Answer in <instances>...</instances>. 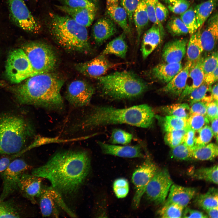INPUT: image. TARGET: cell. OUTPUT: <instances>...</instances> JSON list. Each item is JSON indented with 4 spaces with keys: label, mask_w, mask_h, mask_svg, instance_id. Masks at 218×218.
I'll use <instances>...</instances> for the list:
<instances>
[{
    "label": "cell",
    "mask_w": 218,
    "mask_h": 218,
    "mask_svg": "<svg viewBox=\"0 0 218 218\" xmlns=\"http://www.w3.org/2000/svg\"><path fill=\"white\" fill-rule=\"evenodd\" d=\"M118 65L111 62L105 55L101 53L90 60L77 63L75 67L82 74L96 78L104 75L108 70Z\"/></svg>",
    "instance_id": "obj_15"
},
{
    "label": "cell",
    "mask_w": 218,
    "mask_h": 218,
    "mask_svg": "<svg viewBox=\"0 0 218 218\" xmlns=\"http://www.w3.org/2000/svg\"><path fill=\"white\" fill-rule=\"evenodd\" d=\"M183 208L177 204L166 202L158 210V214L162 218H180L182 216Z\"/></svg>",
    "instance_id": "obj_38"
},
{
    "label": "cell",
    "mask_w": 218,
    "mask_h": 218,
    "mask_svg": "<svg viewBox=\"0 0 218 218\" xmlns=\"http://www.w3.org/2000/svg\"><path fill=\"white\" fill-rule=\"evenodd\" d=\"M189 128L166 132L164 141L171 148L174 147L183 143L184 135Z\"/></svg>",
    "instance_id": "obj_42"
},
{
    "label": "cell",
    "mask_w": 218,
    "mask_h": 218,
    "mask_svg": "<svg viewBox=\"0 0 218 218\" xmlns=\"http://www.w3.org/2000/svg\"><path fill=\"white\" fill-rule=\"evenodd\" d=\"M94 92V88L89 83L83 80H77L68 85L65 98L72 106L81 107L89 104Z\"/></svg>",
    "instance_id": "obj_14"
},
{
    "label": "cell",
    "mask_w": 218,
    "mask_h": 218,
    "mask_svg": "<svg viewBox=\"0 0 218 218\" xmlns=\"http://www.w3.org/2000/svg\"><path fill=\"white\" fill-rule=\"evenodd\" d=\"M190 5V2L188 0H177L169 4L168 8L172 12L180 15L187 10Z\"/></svg>",
    "instance_id": "obj_51"
},
{
    "label": "cell",
    "mask_w": 218,
    "mask_h": 218,
    "mask_svg": "<svg viewBox=\"0 0 218 218\" xmlns=\"http://www.w3.org/2000/svg\"><path fill=\"white\" fill-rule=\"evenodd\" d=\"M107 5L118 3L119 0H106Z\"/></svg>",
    "instance_id": "obj_63"
},
{
    "label": "cell",
    "mask_w": 218,
    "mask_h": 218,
    "mask_svg": "<svg viewBox=\"0 0 218 218\" xmlns=\"http://www.w3.org/2000/svg\"><path fill=\"white\" fill-rule=\"evenodd\" d=\"M133 135L120 129H114L112 130L110 142L113 144L126 145L131 142Z\"/></svg>",
    "instance_id": "obj_44"
},
{
    "label": "cell",
    "mask_w": 218,
    "mask_h": 218,
    "mask_svg": "<svg viewBox=\"0 0 218 218\" xmlns=\"http://www.w3.org/2000/svg\"><path fill=\"white\" fill-rule=\"evenodd\" d=\"M51 72L35 75L14 87L12 92L20 103L54 111L64 106L61 94L64 81Z\"/></svg>",
    "instance_id": "obj_3"
},
{
    "label": "cell",
    "mask_w": 218,
    "mask_h": 218,
    "mask_svg": "<svg viewBox=\"0 0 218 218\" xmlns=\"http://www.w3.org/2000/svg\"><path fill=\"white\" fill-rule=\"evenodd\" d=\"M195 132V131L189 128L184 135L183 143L190 148H192L194 146Z\"/></svg>",
    "instance_id": "obj_56"
},
{
    "label": "cell",
    "mask_w": 218,
    "mask_h": 218,
    "mask_svg": "<svg viewBox=\"0 0 218 218\" xmlns=\"http://www.w3.org/2000/svg\"><path fill=\"white\" fill-rule=\"evenodd\" d=\"M61 12L68 15L78 24L87 27L90 26L95 18L97 8H72L63 5H56Z\"/></svg>",
    "instance_id": "obj_22"
},
{
    "label": "cell",
    "mask_w": 218,
    "mask_h": 218,
    "mask_svg": "<svg viewBox=\"0 0 218 218\" xmlns=\"http://www.w3.org/2000/svg\"><path fill=\"white\" fill-rule=\"evenodd\" d=\"M62 5L72 8H97L92 0H56Z\"/></svg>",
    "instance_id": "obj_49"
},
{
    "label": "cell",
    "mask_w": 218,
    "mask_h": 218,
    "mask_svg": "<svg viewBox=\"0 0 218 218\" xmlns=\"http://www.w3.org/2000/svg\"><path fill=\"white\" fill-rule=\"evenodd\" d=\"M218 118H215L211 121V124L210 127L213 136L216 138L217 141L218 139Z\"/></svg>",
    "instance_id": "obj_59"
},
{
    "label": "cell",
    "mask_w": 218,
    "mask_h": 218,
    "mask_svg": "<svg viewBox=\"0 0 218 218\" xmlns=\"http://www.w3.org/2000/svg\"><path fill=\"white\" fill-rule=\"evenodd\" d=\"M192 158L200 160H211L218 155V146L214 143H210L203 146L192 148Z\"/></svg>",
    "instance_id": "obj_34"
},
{
    "label": "cell",
    "mask_w": 218,
    "mask_h": 218,
    "mask_svg": "<svg viewBox=\"0 0 218 218\" xmlns=\"http://www.w3.org/2000/svg\"><path fill=\"white\" fill-rule=\"evenodd\" d=\"M205 22L204 26L200 28V39L203 51H212L218 40V16L217 12L210 16Z\"/></svg>",
    "instance_id": "obj_16"
},
{
    "label": "cell",
    "mask_w": 218,
    "mask_h": 218,
    "mask_svg": "<svg viewBox=\"0 0 218 218\" xmlns=\"http://www.w3.org/2000/svg\"><path fill=\"white\" fill-rule=\"evenodd\" d=\"M107 13L112 20L121 28L125 34L131 32L127 21V16L124 9L118 3L107 5Z\"/></svg>",
    "instance_id": "obj_27"
},
{
    "label": "cell",
    "mask_w": 218,
    "mask_h": 218,
    "mask_svg": "<svg viewBox=\"0 0 218 218\" xmlns=\"http://www.w3.org/2000/svg\"><path fill=\"white\" fill-rule=\"evenodd\" d=\"M11 204L10 202L0 200V216Z\"/></svg>",
    "instance_id": "obj_61"
},
{
    "label": "cell",
    "mask_w": 218,
    "mask_h": 218,
    "mask_svg": "<svg viewBox=\"0 0 218 218\" xmlns=\"http://www.w3.org/2000/svg\"><path fill=\"white\" fill-rule=\"evenodd\" d=\"M160 112L166 115H173L187 119L190 116V106L187 103H178L161 107Z\"/></svg>",
    "instance_id": "obj_35"
},
{
    "label": "cell",
    "mask_w": 218,
    "mask_h": 218,
    "mask_svg": "<svg viewBox=\"0 0 218 218\" xmlns=\"http://www.w3.org/2000/svg\"><path fill=\"white\" fill-rule=\"evenodd\" d=\"M139 1L140 0H121V5L127 13L128 24L131 28L133 15L139 4Z\"/></svg>",
    "instance_id": "obj_50"
},
{
    "label": "cell",
    "mask_w": 218,
    "mask_h": 218,
    "mask_svg": "<svg viewBox=\"0 0 218 218\" xmlns=\"http://www.w3.org/2000/svg\"><path fill=\"white\" fill-rule=\"evenodd\" d=\"M90 167L86 152L64 150L56 153L45 164L33 169L31 174L48 180L61 194H70L82 185Z\"/></svg>",
    "instance_id": "obj_1"
},
{
    "label": "cell",
    "mask_w": 218,
    "mask_h": 218,
    "mask_svg": "<svg viewBox=\"0 0 218 218\" xmlns=\"http://www.w3.org/2000/svg\"><path fill=\"white\" fill-rule=\"evenodd\" d=\"M96 78L101 95L110 99L135 98L148 88L145 81L130 71H116Z\"/></svg>",
    "instance_id": "obj_5"
},
{
    "label": "cell",
    "mask_w": 218,
    "mask_h": 218,
    "mask_svg": "<svg viewBox=\"0 0 218 218\" xmlns=\"http://www.w3.org/2000/svg\"><path fill=\"white\" fill-rule=\"evenodd\" d=\"M10 15L17 26L27 31L37 34L41 26L31 14L24 0H8Z\"/></svg>",
    "instance_id": "obj_10"
},
{
    "label": "cell",
    "mask_w": 218,
    "mask_h": 218,
    "mask_svg": "<svg viewBox=\"0 0 218 218\" xmlns=\"http://www.w3.org/2000/svg\"><path fill=\"white\" fill-rule=\"evenodd\" d=\"M158 170L157 165L147 157L134 171L132 177V181L135 189L132 201L134 208L138 207L148 183Z\"/></svg>",
    "instance_id": "obj_12"
},
{
    "label": "cell",
    "mask_w": 218,
    "mask_h": 218,
    "mask_svg": "<svg viewBox=\"0 0 218 218\" xmlns=\"http://www.w3.org/2000/svg\"><path fill=\"white\" fill-rule=\"evenodd\" d=\"M180 19L187 27L191 35L198 29L197 22L194 8L191 6L185 12L180 14Z\"/></svg>",
    "instance_id": "obj_40"
},
{
    "label": "cell",
    "mask_w": 218,
    "mask_h": 218,
    "mask_svg": "<svg viewBox=\"0 0 218 218\" xmlns=\"http://www.w3.org/2000/svg\"><path fill=\"white\" fill-rule=\"evenodd\" d=\"M218 207L213 208L206 210L208 217L213 218H218Z\"/></svg>",
    "instance_id": "obj_60"
},
{
    "label": "cell",
    "mask_w": 218,
    "mask_h": 218,
    "mask_svg": "<svg viewBox=\"0 0 218 218\" xmlns=\"http://www.w3.org/2000/svg\"><path fill=\"white\" fill-rule=\"evenodd\" d=\"M168 199L166 202L177 204L183 208L196 195V189L193 187H185L176 184H172L170 190Z\"/></svg>",
    "instance_id": "obj_26"
},
{
    "label": "cell",
    "mask_w": 218,
    "mask_h": 218,
    "mask_svg": "<svg viewBox=\"0 0 218 218\" xmlns=\"http://www.w3.org/2000/svg\"><path fill=\"white\" fill-rule=\"evenodd\" d=\"M211 88L210 85L203 82L200 86L194 90L185 98H187L190 105L194 102L202 101L206 97H212L211 95H207L211 93Z\"/></svg>",
    "instance_id": "obj_39"
},
{
    "label": "cell",
    "mask_w": 218,
    "mask_h": 218,
    "mask_svg": "<svg viewBox=\"0 0 218 218\" xmlns=\"http://www.w3.org/2000/svg\"><path fill=\"white\" fill-rule=\"evenodd\" d=\"M187 44L186 53L187 61L192 63L200 58L203 51L200 39V28L191 35Z\"/></svg>",
    "instance_id": "obj_30"
},
{
    "label": "cell",
    "mask_w": 218,
    "mask_h": 218,
    "mask_svg": "<svg viewBox=\"0 0 218 218\" xmlns=\"http://www.w3.org/2000/svg\"><path fill=\"white\" fill-rule=\"evenodd\" d=\"M217 4V0H207L197 5L194 8L198 26L201 28L206 21Z\"/></svg>",
    "instance_id": "obj_31"
},
{
    "label": "cell",
    "mask_w": 218,
    "mask_h": 218,
    "mask_svg": "<svg viewBox=\"0 0 218 218\" xmlns=\"http://www.w3.org/2000/svg\"><path fill=\"white\" fill-rule=\"evenodd\" d=\"M182 217L184 218H208L207 215H206L202 212L186 208L183 211Z\"/></svg>",
    "instance_id": "obj_55"
},
{
    "label": "cell",
    "mask_w": 218,
    "mask_h": 218,
    "mask_svg": "<svg viewBox=\"0 0 218 218\" xmlns=\"http://www.w3.org/2000/svg\"><path fill=\"white\" fill-rule=\"evenodd\" d=\"M192 63L187 61L181 71L160 89V92L172 97H179L185 88Z\"/></svg>",
    "instance_id": "obj_19"
},
{
    "label": "cell",
    "mask_w": 218,
    "mask_h": 218,
    "mask_svg": "<svg viewBox=\"0 0 218 218\" xmlns=\"http://www.w3.org/2000/svg\"><path fill=\"white\" fill-rule=\"evenodd\" d=\"M41 178L25 172L21 177L19 190L22 195L33 204L36 203V198L40 194L42 187Z\"/></svg>",
    "instance_id": "obj_17"
},
{
    "label": "cell",
    "mask_w": 218,
    "mask_h": 218,
    "mask_svg": "<svg viewBox=\"0 0 218 218\" xmlns=\"http://www.w3.org/2000/svg\"><path fill=\"white\" fill-rule=\"evenodd\" d=\"M218 68L204 76L203 82L209 85H211L218 80Z\"/></svg>",
    "instance_id": "obj_57"
},
{
    "label": "cell",
    "mask_w": 218,
    "mask_h": 218,
    "mask_svg": "<svg viewBox=\"0 0 218 218\" xmlns=\"http://www.w3.org/2000/svg\"><path fill=\"white\" fill-rule=\"evenodd\" d=\"M155 13L157 20L161 23L166 20L169 15L168 9L159 1L156 5Z\"/></svg>",
    "instance_id": "obj_54"
},
{
    "label": "cell",
    "mask_w": 218,
    "mask_h": 218,
    "mask_svg": "<svg viewBox=\"0 0 218 218\" xmlns=\"http://www.w3.org/2000/svg\"><path fill=\"white\" fill-rule=\"evenodd\" d=\"M22 49L37 74L51 72L55 68L56 55L48 44L41 42L33 41L25 45Z\"/></svg>",
    "instance_id": "obj_7"
},
{
    "label": "cell",
    "mask_w": 218,
    "mask_h": 218,
    "mask_svg": "<svg viewBox=\"0 0 218 218\" xmlns=\"http://www.w3.org/2000/svg\"><path fill=\"white\" fill-rule=\"evenodd\" d=\"M173 183L167 170H158L148 183L145 191L147 198L157 204L163 203Z\"/></svg>",
    "instance_id": "obj_13"
},
{
    "label": "cell",
    "mask_w": 218,
    "mask_h": 218,
    "mask_svg": "<svg viewBox=\"0 0 218 218\" xmlns=\"http://www.w3.org/2000/svg\"><path fill=\"white\" fill-rule=\"evenodd\" d=\"M149 20L154 24L158 25L162 34L164 36L165 31L162 24L158 21L155 13V8L158 0H144Z\"/></svg>",
    "instance_id": "obj_47"
},
{
    "label": "cell",
    "mask_w": 218,
    "mask_h": 218,
    "mask_svg": "<svg viewBox=\"0 0 218 218\" xmlns=\"http://www.w3.org/2000/svg\"><path fill=\"white\" fill-rule=\"evenodd\" d=\"M11 159L8 157H4L0 159V173L4 171L8 166Z\"/></svg>",
    "instance_id": "obj_58"
},
{
    "label": "cell",
    "mask_w": 218,
    "mask_h": 218,
    "mask_svg": "<svg viewBox=\"0 0 218 218\" xmlns=\"http://www.w3.org/2000/svg\"><path fill=\"white\" fill-rule=\"evenodd\" d=\"M48 27L50 34L61 47L68 51L88 53L92 51L86 27L69 16L50 13Z\"/></svg>",
    "instance_id": "obj_4"
},
{
    "label": "cell",
    "mask_w": 218,
    "mask_h": 218,
    "mask_svg": "<svg viewBox=\"0 0 218 218\" xmlns=\"http://www.w3.org/2000/svg\"><path fill=\"white\" fill-rule=\"evenodd\" d=\"M155 117L158 120L166 132L183 129L188 127L187 118L173 115H166L162 117L157 115Z\"/></svg>",
    "instance_id": "obj_32"
},
{
    "label": "cell",
    "mask_w": 218,
    "mask_h": 218,
    "mask_svg": "<svg viewBox=\"0 0 218 218\" xmlns=\"http://www.w3.org/2000/svg\"><path fill=\"white\" fill-rule=\"evenodd\" d=\"M209 122L206 115L196 114L190 115L187 119L188 127L195 131L208 125Z\"/></svg>",
    "instance_id": "obj_45"
},
{
    "label": "cell",
    "mask_w": 218,
    "mask_h": 218,
    "mask_svg": "<svg viewBox=\"0 0 218 218\" xmlns=\"http://www.w3.org/2000/svg\"><path fill=\"white\" fill-rule=\"evenodd\" d=\"M125 34L123 32L109 42L101 54L105 55L113 54L122 58H125L128 49Z\"/></svg>",
    "instance_id": "obj_28"
},
{
    "label": "cell",
    "mask_w": 218,
    "mask_h": 218,
    "mask_svg": "<svg viewBox=\"0 0 218 218\" xmlns=\"http://www.w3.org/2000/svg\"><path fill=\"white\" fill-rule=\"evenodd\" d=\"M183 67L181 62L159 63L150 71V75L153 78L164 83L170 81Z\"/></svg>",
    "instance_id": "obj_24"
},
{
    "label": "cell",
    "mask_w": 218,
    "mask_h": 218,
    "mask_svg": "<svg viewBox=\"0 0 218 218\" xmlns=\"http://www.w3.org/2000/svg\"><path fill=\"white\" fill-rule=\"evenodd\" d=\"M195 202L197 206L205 210L218 207L217 189L214 187L210 188L206 193L198 195Z\"/></svg>",
    "instance_id": "obj_33"
},
{
    "label": "cell",
    "mask_w": 218,
    "mask_h": 218,
    "mask_svg": "<svg viewBox=\"0 0 218 218\" xmlns=\"http://www.w3.org/2000/svg\"><path fill=\"white\" fill-rule=\"evenodd\" d=\"M218 101H213L206 104V116L209 121L218 117Z\"/></svg>",
    "instance_id": "obj_53"
},
{
    "label": "cell",
    "mask_w": 218,
    "mask_h": 218,
    "mask_svg": "<svg viewBox=\"0 0 218 218\" xmlns=\"http://www.w3.org/2000/svg\"><path fill=\"white\" fill-rule=\"evenodd\" d=\"M113 189L116 196L118 198L125 197L129 191V184L127 180L123 178L115 180L113 184Z\"/></svg>",
    "instance_id": "obj_46"
},
{
    "label": "cell",
    "mask_w": 218,
    "mask_h": 218,
    "mask_svg": "<svg viewBox=\"0 0 218 218\" xmlns=\"http://www.w3.org/2000/svg\"><path fill=\"white\" fill-rule=\"evenodd\" d=\"M188 40L187 38L176 39L167 43L162 52V57L165 62L169 63L181 62L186 53Z\"/></svg>",
    "instance_id": "obj_18"
},
{
    "label": "cell",
    "mask_w": 218,
    "mask_h": 218,
    "mask_svg": "<svg viewBox=\"0 0 218 218\" xmlns=\"http://www.w3.org/2000/svg\"><path fill=\"white\" fill-rule=\"evenodd\" d=\"M104 154L124 158H143L144 157L140 144L134 146H120L99 141L98 143Z\"/></svg>",
    "instance_id": "obj_20"
},
{
    "label": "cell",
    "mask_w": 218,
    "mask_h": 218,
    "mask_svg": "<svg viewBox=\"0 0 218 218\" xmlns=\"http://www.w3.org/2000/svg\"><path fill=\"white\" fill-rule=\"evenodd\" d=\"M38 198L40 211L43 217L58 218L61 210L71 217H76L66 204L61 194L51 186L42 187Z\"/></svg>",
    "instance_id": "obj_9"
},
{
    "label": "cell",
    "mask_w": 218,
    "mask_h": 218,
    "mask_svg": "<svg viewBox=\"0 0 218 218\" xmlns=\"http://www.w3.org/2000/svg\"><path fill=\"white\" fill-rule=\"evenodd\" d=\"M192 148L188 147L183 143L172 148L170 155L172 158L179 160H187L192 158Z\"/></svg>",
    "instance_id": "obj_43"
},
{
    "label": "cell",
    "mask_w": 218,
    "mask_h": 218,
    "mask_svg": "<svg viewBox=\"0 0 218 218\" xmlns=\"http://www.w3.org/2000/svg\"><path fill=\"white\" fill-rule=\"evenodd\" d=\"M194 144L192 148H195L205 145L211 140L213 134L210 127L206 125L199 130L196 131Z\"/></svg>",
    "instance_id": "obj_41"
},
{
    "label": "cell",
    "mask_w": 218,
    "mask_h": 218,
    "mask_svg": "<svg viewBox=\"0 0 218 218\" xmlns=\"http://www.w3.org/2000/svg\"><path fill=\"white\" fill-rule=\"evenodd\" d=\"M33 133L31 126L21 117L0 115V154L15 155L19 153Z\"/></svg>",
    "instance_id": "obj_6"
},
{
    "label": "cell",
    "mask_w": 218,
    "mask_h": 218,
    "mask_svg": "<svg viewBox=\"0 0 218 218\" xmlns=\"http://www.w3.org/2000/svg\"><path fill=\"white\" fill-rule=\"evenodd\" d=\"M168 31L173 36H179L189 33V31L180 18L171 16L168 21L166 26Z\"/></svg>",
    "instance_id": "obj_37"
},
{
    "label": "cell",
    "mask_w": 218,
    "mask_h": 218,
    "mask_svg": "<svg viewBox=\"0 0 218 218\" xmlns=\"http://www.w3.org/2000/svg\"><path fill=\"white\" fill-rule=\"evenodd\" d=\"M194 178L218 184V166L202 167L196 170L192 173Z\"/></svg>",
    "instance_id": "obj_36"
},
{
    "label": "cell",
    "mask_w": 218,
    "mask_h": 218,
    "mask_svg": "<svg viewBox=\"0 0 218 218\" xmlns=\"http://www.w3.org/2000/svg\"><path fill=\"white\" fill-rule=\"evenodd\" d=\"M117 32L116 25L113 21L107 18L98 19L92 28L93 36L95 42L101 44Z\"/></svg>",
    "instance_id": "obj_25"
},
{
    "label": "cell",
    "mask_w": 218,
    "mask_h": 218,
    "mask_svg": "<svg viewBox=\"0 0 218 218\" xmlns=\"http://www.w3.org/2000/svg\"><path fill=\"white\" fill-rule=\"evenodd\" d=\"M163 0L165 3L169 5L177 0Z\"/></svg>",
    "instance_id": "obj_64"
},
{
    "label": "cell",
    "mask_w": 218,
    "mask_h": 218,
    "mask_svg": "<svg viewBox=\"0 0 218 218\" xmlns=\"http://www.w3.org/2000/svg\"><path fill=\"white\" fill-rule=\"evenodd\" d=\"M218 61L217 51L214 52L205 58H203L202 66L204 76L218 67Z\"/></svg>",
    "instance_id": "obj_48"
},
{
    "label": "cell",
    "mask_w": 218,
    "mask_h": 218,
    "mask_svg": "<svg viewBox=\"0 0 218 218\" xmlns=\"http://www.w3.org/2000/svg\"><path fill=\"white\" fill-rule=\"evenodd\" d=\"M30 167L29 165L21 159H16L11 162L6 169L1 173L3 187L0 200H4L19 189L22 175Z\"/></svg>",
    "instance_id": "obj_11"
},
{
    "label": "cell",
    "mask_w": 218,
    "mask_h": 218,
    "mask_svg": "<svg viewBox=\"0 0 218 218\" xmlns=\"http://www.w3.org/2000/svg\"><path fill=\"white\" fill-rule=\"evenodd\" d=\"M164 36L159 27L154 24L144 34L141 44L142 57L146 59L160 44Z\"/></svg>",
    "instance_id": "obj_23"
},
{
    "label": "cell",
    "mask_w": 218,
    "mask_h": 218,
    "mask_svg": "<svg viewBox=\"0 0 218 218\" xmlns=\"http://www.w3.org/2000/svg\"><path fill=\"white\" fill-rule=\"evenodd\" d=\"M5 73L8 80L14 84L19 83L37 74L22 48L15 49L9 53L5 66Z\"/></svg>",
    "instance_id": "obj_8"
},
{
    "label": "cell",
    "mask_w": 218,
    "mask_h": 218,
    "mask_svg": "<svg viewBox=\"0 0 218 218\" xmlns=\"http://www.w3.org/2000/svg\"><path fill=\"white\" fill-rule=\"evenodd\" d=\"M206 103L202 101L194 102L190 105V115L193 114L206 115Z\"/></svg>",
    "instance_id": "obj_52"
},
{
    "label": "cell",
    "mask_w": 218,
    "mask_h": 218,
    "mask_svg": "<svg viewBox=\"0 0 218 218\" xmlns=\"http://www.w3.org/2000/svg\"><path fill=\"white\" fill-rule=\"evenodd\" d=\"M203 58L201 56L197 61L192 63L189 70L185 88L179 97V100L182 101L184 99L203 82L204 75L202 66Z\"/></svg>",
    "instance_id": "obj_21"
},
{
    "label": "cell",
    "mask_w": 218,
    "mask_h": 218,
    "mask_svg": "<svg viewBox=\"0 0 218 218\" xmlns=\"http://www.w3.org/2000/svg\"><path fill=\"white\" fill-rule=\"evenodd\" d=\"M155 116L151 107L145 104L123 108L97 106L82 117L71 128V131H86L103 126L122 124L147 128L152 125Z\"/></svg>",
    "instance_id": "obj_2"
},
{
    "label": "cell",
    "mask_w": 218,
    "mask_h": 218,
    "mask_svg": "<svg viewBox=\"0 0 218 218\" xmlns=\"http://www.w3.org/2000/svg\"><path fill=\"white\" fill-rule=\"evenodd\" d=\"M211 96L213 100L218 101V84L217 83L211 88Z\"/></svg>",
    "instance_id": "obj_62"
},
{
    "label": "cell",
    "mask_w": 218,
    "mask_h": 218,
    "mask_svg": "<svg viewBox=\"0 0 218 218\" xmlns=\"http://www.w3.org/2000/svg\"><path fill=\"white\" fill-rule=\"evenodd\" d=\"M133 19L137 32V43L138 45L143 30L149 20L144 0H140L134 12Z\"/></svg>",
    "instance_id": "obj_29"
}]
</instances>
